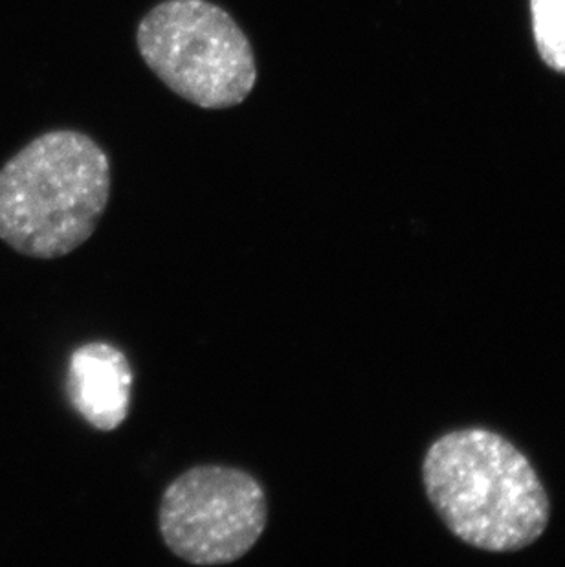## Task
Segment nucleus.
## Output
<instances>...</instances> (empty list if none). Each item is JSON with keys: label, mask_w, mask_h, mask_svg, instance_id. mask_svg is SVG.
Wrapping results in <instances>:
<instances>
[{"label": "nucleus", "mask_w": 565, "mask_h": 567, "mask_svg": "<svg viewBox=\"0 0 565 567\" xmlns=\"http://www.w3.org/2000/svg\"><path fill=\"white\" fill-rule=\"evenodd\" d=\"M422 482L439 518L459 540L508 553L544 535L549 496L527 455L486 429H463L433 441Z\"/></svg>", "instance_id": "f257e3e1"}, {"label": "nucleus", "mask_w": 565, "mask_h": 567, "mask_svg": "<svg viewBox=\"0 0 565 567\" xmlns=\"http://www.w3.org/2000/svg\"><path fill=\"white\" fill-rule=\"evenodd\" d=\"M111 186V158L92 136L39 134L0 169V239L33 259L69 256L94 236Z\"/></svg>", "instance_id": "f03ea898"}, {"label": "nucleus", "mask_w": 565, "mask_h": 567, "mask_svg": "<svg viewBox=\"0 0 565 567\" xmlns=\"http://www.w3.org/2000/svg\"><path fill=\"white\" fill-rule=\"evenodd\" d=\"M151 72L176 96L208 111L237 107L257 83L250 39L209 0H162L136 30Z\"/></svg>", "instance_id": "7ed1b4c3"}, {"label": "nucleus", "mask_w": 565, "mask_h": 567, "mask_svg": "<svg viewBox=\"0 0 565 567\" xmlns=\"http://www.w3.org/2000/svg\"><path fill=\"white\" fill-rule=\"evenodd\" d=\"M268 524V498L250 472L198 465L167 485L158 507L162 540L193 566L234 564L256 547Z\"/></svg>", "instance_id": "20e7f679"}, {"label": "nucleus", "mask_w": 565, "mask_h": 567, "mask_svg": "<svg viewBox=\"0 0 565 567\" xmlns=\"http://www.w3.org/2000/svg\"><path fill=\"white\" fill-rule=\"evenodd\" d=\"M133 382L131 362L113 343H85L70 354V406L97 432H114L125 423L133 402Z\"/></svg>", "instance_id": "39448f33"}, {"label": "nucleus", "mask_w": 565, "mask_h": 567, "mask_svg": "<svg viewBox=\"0 0 565 567\" xmlns=\"http://www.w3.org/2000/svg\"><path fill=\"white\" fill-rule=\"evenodd\" d=\"M531 13L540 58L565 74V0H531Z\"/></svg>", "instance_id": "423d86ee"}]
</instances>
